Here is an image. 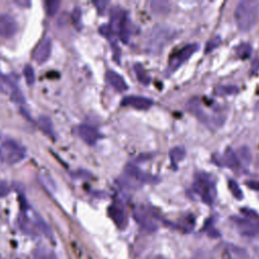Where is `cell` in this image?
Wrapping results in <instances>:
<instances>
[{
  "label": "cell",
  "instance_id": "74e56055",
  "mask_svg": "<svg viewBox=\"0 0 259 259\" xmlns=\"http://www.w3.org/2000/svg\"><path fill=\"white\" fill-rule=\"evenodd\" d=\"M246 185L255 190V191H259V181H256V180H249V181H246Z\"/></svg>",
  "mask_w": 259,
  "mask_h": 259
},
{
  "label": "cell",
  "instance_id": "4dcf8cb0",
  "mask_svg": "<svg viewBox=\"0 0 259 259\" xmlns=\"http://www.w3.org/2000/svg\"><path fill=\"white\" fill-rule=\"evenodd\" d=\"M220 44H221V37H220L219 35H214V36H212V37H211V38H209V39H208V41L206 42L204 52L207 54V53H209V52L213 51L217 47H219V45H220Z\"/></svg>",
  "mask_w": 259,
  "mask_h": 259
},
{
  "label": "cell",
  "instance_id": "b9f144b4",
  "mask_svg": "<svg viewBox=\"0 0 259 259\" xmlns=\"http://www.w3.org/2000/svg\"><path fill=\"white\" fill-rule=\"evenodd\" d=\"M15 3H17L18 5H22V6H28L29 5L28 1H15Z\"/></svg>",
  "mask_w": 259,
  "mask_h": 259
},
{
  "label": "cell",
  "instance_id": "f35d334b",
  "mask_svg": "<svg viewBox=\"0 0 259 259\" xmlns=\"http://www.w3.org/2000/svg\"><path fill=\"white\" fill-rule=\"evenodd\" d=\"M259 69V58L256 59L254 62H253V65H252V72H256L257 70Z\"/></svg>",
  "mask_w": 259,
  "mask_h": 259
},
{
  "label": "cell",
  "instance_id": "2e32d148",
  "mask_svg": "<svg viewBox=\"0 0 259 259\" xmlns=\"http://www.w3.org/2000/svg\"><path fill=\"white\" fill-rule=\"evenodd\" d=\"M131 24H132L131 19H130V17L125 13L123 15L122 19L120 20V23H119L117 31H116V33L118 34L120 40L123 41V42H127V40L130 38V35H131Z\"/></svg>",
  "mask_w": 259,
  "mask_h": 259
},
{
  "label": "cell",
  "instance_id": "7bdbcfd3",
  "mask_svg": "<svg viewBox=\"0 0 259 259\" xmlns=\"http://www.w3.org/2000/svg\"><path fill=\"white\" fill-rule=\"evenodd\" d=\"M154 259H165V258L162 257V256H157V257H155Z\"/></svg>",
  "mask_w": 259,
  "mask_h": 259
},
{
  "label": "cell",
  "instance_id": "9a60e30c",
  "mask_svg": "<svg viewBox=\"0 0 259 259\" xmlns=\"http://www.w3.org/2000/svg\"><path fill=\"white\" fill-rule=\"evenodd\" d=\"M108 215L112 220V222L115 224V226L119 229H124L127 224L126 214L123 210V208L117 204H111L108 207Z\"/></svg>",
  "mask_w": 259,
  "mask_h": 259
},
{
  "label": "cell",
  "instance_id": "9c48e42d",
  "mask_svg": "<svg viewBox=\"0 0 259 259\" xmlns=\"http://www.w3.org/2000/svg\"><path fill=\"white\" fill-rule=\"evenodd\" d=\"M52 53V39L50 36H44L35 46L32 52V59L38 63H45Z\"/></svg>",
  "mask_w": 259,
  "mask_h": 259
},
{
  "label": "cell",
  "instance_id": "484cf974",
  "mask_svg": "<svg viewBox=\"0 0 259 259\" xmlns=\"http://www.w3.org/2000/svg\"><path fill=\"white\" fill-rule=\"evenodd\" d=\"M34 225L38 228L39 231H41L47 237H52V231L49 225L37 214L34 213Z\"/></svg>",
  "mask_w": 259,
  "mask_h": 259
},
{
  "label": "cell",
  "instance_id": "5b68a950",
  "mask_svg": "<svg viewBox=\"0 0 259 259\" xmlns=\"http://www.w3.org/2000/svg\"><path fill=\"white\" fill-rule=\"evenodd\" d=\"M25 155V148L13 140H6L0 145V159L8 164L20 162Z\"/></svg>",
  "mask_w": 259,
  "mask_h": 259
},
{
  "label": "cell",
  "instance_id": "836d02e7",
  "mask_svg": "<svg viewBox=\"0 0 259 259\" xmlns=\"http://www.w3.org/2000/svg\"><path fill=\"white\" fill-rule=\"evenodd\" d=\"M12 93H11V99L13 101H15L16 103H23L24 102V96L22 94V92L19 90V88L15 85L14 87H12Z\"/></svg>",
  "mask_w": 259,
  "mask_h": 259
},
{
  "label": "cell",
  "instance_id": "8d00e7d4",
  "mask_svg": "<svg viewBox=\"0 0 259 259\" xmlns=\"http://www.w3.org/2000/svg\"><path fill=\"white\" fill-rule=\"evenodd\" d=\"M242 213L245 215V218L250 219V220H254V221H258V214L256 213V211H254L253 209H249V208H242L241 209Z\"/></svg>",
  "mask_w": 259,
  "mask_h": 259
},
{
  "label": "cell",
  "instance_id": "7a4b0ae2",
  "mask_svg": "<svg viewBox=\"0 0 259 259\" xmlns=\"http://www.w3.org/2000/svg\"><path fill=\"white\" fill-rule=\"evenodd\" d=\"M174 34V30L168 26H154L145 36V50L151 54H159L173 38Z\"/></svg>",
  "mask_w": 259,
  "mask_h": 259
},
{
  "label": "cell",
  "instance_id": "ba28073f",
  "mask_svg": "<svg viewBox=\"0 0 259 259\" xmlns=\"http://www.w3.org/2000/svg\"><path fill=\"white\" fill-rule=\"evenodd\" d=\"M233 221L239 230L240 234L247 237H254L259 235V223L247 218H233Z\"/></svg>",
  "mask_w": 259,
  "mask_h": 259
},
{
  "label": "cell",
  "instance_id": "30bf717a",
  "mask_svg": "<svg viewBox=\"0 0 259 259\" xmlns=\"http://www.w3.org/2000/svg\"><path fill=\"white\" fill-rule=\"evenodd\" d=\"M75 131L78 137L88 145H94L100 139V134L97 128L87 123L77 125Z\"/></svg>",
  "mask_w": 259,
  "mask_h": 259
},
{
  "label": "cell",
  "instance_id": "52a82bcc",
  "mask_svg": "<svg viewBox=\"0 0 259 259\" xmlns=\"http://www.w3.org/2000/svg\"><path fill=\"white\" fill-rule=\"evenodd\" d=\"M124 173L128 179L134 181V183H156L159 181L158 177L143 171L133 163H127L125 165Z\"/></svg>",
  "mask_w": 259,
  "mask_h": 259
},
{
  "label": "cell",
  "instance_id": "7c38bea8",
  "mask_svg": "<svg viewBox=\"0 0 259 259\" xmlns=\"http://www.w3.org/2000/svg\"><path fill=\"white\" fill-rule=\"evenodd\" d=\"M121 105L130 106L139 110H146L153 105V100L142 95H127L122 98Z\"/></svg>",
  "mask_w": 259,
  "mask_h": 259
},
{
  "label": "cell",
  "instance_id": "e0dca14e",
  "mask_svg": "<svg viewBox=\"0 0 259 259\" xmlns=\"http://www.w3.org/2000/svg\"><path fill=\"white\" fill-rule=\"evenodd\" d=\"M223 161L229 168H231L233 170H237L241 166V163L239 161V158H238L237 154L233 151V149L231 147H227L225 149L224 156H223Z\"/></svg>",
  "mask_w": 259,
  "mask_h": 259
},
{
  "label": "cell",
  "instance_id": "603a6c76",
  "mask_svg": "<svg viewBox=\"0 0 259 259\" xmlns=\"http://www.w3.org/2000/svg\"><path fill=\"white\" fill-rule=\"evenodd\" d=\"M31 259H57V256L52 250L46 247H39L34 251Z\"/></svg>",
  "mask_w": 259,
  "mask_h": 259
},
{
  "label": "cell",
  "instance_id": "83f0119b",
  "mask_svg": "<svg viewBox=\"0 0 259 259\" xmlns=\"http://www.w3.org/2000/svg\"><path fill=\"white\" fill-rule=\"evenodd\" d=\"M151 7L156 13H165L169 10V4L165 1H153L151 3Z\"/></svg>",
  "mask_w": 259,
  "mask_h": 259
},
{
  "label": "cell",
  "instance_id": "d4e9b609",
  "mask_svg": "<svg viewBox=\"0 0 259 259\" xmlns=\"http://www.w3.org/2000/svg\"><path fill=\"white\" fill-rule=\"evenodd\" d=\"M235 52H236V55L241 58V59H247L251 56V53H252V48L249 44L247 42H242L240 44L239 46H237L235 48Z\"/></svg>",
  "mask_w": 259,
  "mask_h": 259
},
{
  "label": "cell",
  "instance_id": "d590c367",
  "mask_svg": "<svg viewBox=\"0 0 259 259\" xmlns=\"http://www.w3.org/2000/svg\"><path fill=\"white\" fill-rule=\"evenodd\" d=\"M72 18H73V21H74L76 26L81 25V10H80V7H74V10H73V13H72Z\"/></svg>",
  "mask_w": 259,
  "mask_h": 259
},
{
  "label": "cell",
  "instance_id": "3957f363",
  "mask_svg": "<svg viewBox=\"0 0 259 259\" xmlns=\"http://www.w3.org/2000/svg\"><path fill=\"white\" fill-rule=\"evenodd\" d=\"M192 190L207 204H211L217 196L214 180L206 173H199L196 175L192 182Z\"/></svg>",
  "mask_w": 259,
  "mask_h": 259
},
{
  "label": "cell",
  "instance_id": "ab89813d",
  "mask_svg": "<svg viewBox=\"0 0 259 259\" xmlns=\"http://www.w3.org/2000/svg\"><path fill=\"white\" fill-rule=\"evenodd\" d=\"M192 259H205V255L202 252H197L193 255Z\"/></svg>",
  "mask_w": 259,
  "mask_h": 259
},
{
  "label": "cell",
  "instance_id": "d6a6232c",
  "mask_svg": "<svg viewBox=\"0 0 259 259\" xmlns=\"http://www.w3.org/2000/svg\"><path fill=\"white\" fill-rule=\"evenodd\" d=\"M15 84L13 82H11L10 79H8L5 75L2 74V72L0 71V92L2 91H6L8 87H14Z\"/></svg>",
  "mask_w": 259,
  "mask_h": 259
},
{
  "label": "cell",
  "instance_id": "8992f818",
  "mask_svg": "<svg viewBox=\"0 0 259 259\" xmlns=\"http://www.w3.org/2000/svg\"><path fill=\"white\" fill-rule=\"evenodd\" d=\"M198 48L199 46L197 44H188L182 47L181 49L177 50L176 52H174L169 58L166 73L167 74L174 73L179 67H181L183 63H185L198 50Z\"/></svg>",
  "mask_w": 259,
  "mask_h": 259
},
{
  "label": "cell",
  "instance_id": "60d3db41",
  "mask_svg": "<svg viewBox=\"0 0 259 259\" xmlns=\"http://www.w3.org/2000/svg\"><path fill=\"white\" fill-rule=\"evenodd\" d=\"M107 4V2L106 1H100V2H95V5L97 6V8L98 9H100V7H101V9H103L104 8V6Z\"/></svg>",
  "mask_w": 259,
  "mask_h": 259
},
{
  "label": "cell",
  "instance_id": "6da1fadb",
  "mask_svg": "<svg viewBox=\"0 0 259 259\" xmlns=\"http://www.w3.org/2000/svg\"><path fill=\"white\" fill-rule=\"evenodd\" d=\"M235 20L241 30H249L254 26L259 15V2L255 0H243L235 9Z\"/></svg>",
  "mask_w": 259,
  "mask_h": 259
},
{
  "label": "cell",
  "instance_id": "4fadbf2b",
  "mask_svg": "<svg viewBox=\"0 0 259 259\" xmlns=\"http://www.w3.org/2000/svg\"><path fill=\"white\" fill-rule=\"evenodd\" d=\"M134 217L137 223L148 232H155L157 230V224L153 220L152 215L143 207H137L134 210Z\"/></svg>",
  "mask_w": 259,
  "mask_h": 259
},
{
  "label": "cell",
  "instance_id": "277c9868",
  "mask_svg": "<svg viewBox=\"0 0 259 259\" xmlns=\"http://www.w3.org/2000/svg\"><path fill=\"white\" fill-rule=\"evenodd\" d=\"M185 107L188 111H190L199 121L204 123L207 127H218L221 126L225 120V116H214L208 114V112L203 107V103L198 97L190 98Z\"/></svg>",
  "mask_w": 259,
  "mask_h": 259
},
{
  "label": "cell",
  "instance_id": "44dd1931",
  "mask_svg": "<svg viewBox=\"0 0 259 259\" xmlns=\"http://www.w3.org/2000/svg\"><path fill=\"white\" fill-rule=\"evenodd\" d=\"M134 69H135L137 78L139 79V81H140L142 84L148 85V84L151 82V77H150V75L148 74L147 70L144 68V66H143L142 64L137 63V64L134 66Z\"/></svg>",
  "mask_w": 259,
  "mask_h": 259
},
{
  "label": "cell",
  "instance_id": "d6986e66",
  "mask_svg": "<svg viewBox=\"0 0 259 259\" xmlns=\"http://www.w3.org/2000/svg\"><path fill=\"white\" fill-rule=\"evenodd\" d=\"M169 157L173 166H176L185 157V149L183 147H174L169 151Z\"/></svg>",
  "mask_w": 259,
  "mask_h": 259
},
{
  "label": "cell",
  "instance_id": "f546056e",
  "mask_svg": "<svg viewBox=\"0 0 259 259\" xmlns=\"http://www.w3.org/2000/svg\"><path fill=\"white\" fill-rule=\"evenodd\" d=\"M23 75H24V78L26 80V83L31 85L34 83L35 81V74H34V70L33 68L30 66V65H25L24 68H23Z\"/></svg>",
  "mask_w": 259,
  "mask_h": 259
},
{
  "label": "cell",
  "instance_id": "7402d4cb",
  "mask_svg": "<svg viewBox=\"0 0 259 259\" xmlns=\"http://www.w3.org/2000/svg\"><path fill=\"white\" fill-rule=\"evenodd\" d=\"M238 158L241 164L245 165V166H249L251 164L252 161V153L251 150L249 149V147L247 146H242L239 148L238 150Z\"/></svg>",
  "mask_w": 259,
  "mask_h": 259
},
{
  "label": "cell",
  "instance_id": "e575fe53",
  "mask_svg": "<svg viewBox=\"0 0 259 259\" xmlns=\"http://www.w3.org/2000/svg\"><path fill=\"white\" fill-rule=\"evenodd\" d=\"M10 192V185L5 180H0V197H5Z\"/></svg>",
  "mask_w": 259,
  "mask_h": 259
},
{
  "label": "cell",
  "instance_id": "ac0fdd59",
  "mask_svg": "<svg viewBox=\"0 0 259 259\" xmlns=\"http://www.w3.org/2000/svg\"><path fill=\"white\" fill-rule=\"evenodd\" d=\"M37 125L40 128V131L51 137V138H55V130H54V124L52 119L47 116V115H39L37 118Z\"/></svg>",
  "mask_w": 259,
  "mask_h": 259
},
{
  "label": "cell",
  "instance_id": "4316f807",
  "mask_svg": "<svg viewBox=\"0 0 259 259\" xmlns=\"http://www.w3.org/2000/svg\"><path fill=\"white\" fill-rule=\"evenodd\" d=\"M228 187H229V190L231 191V193L233 194V196L239 200H241L244 195H243V191L241 190L238 182L234 179H229L228 180Z\"/></svg>",
  "mask_w": 259,
  "mask_h": 259
},
{
  "label": "cell",
  "instance_id": "f1b7e54d",
  "mask_svg": "<svg viewBox=\"0 0 259 259\" xmlns=\"http://www.w3.org/2000/svg\"><path fill=\"white\" fill-rule=\"evenodd\" d=\"M60 1L58 0H49V1H46L45 5H46V11H47V14L50 15V16H53L58 10H59V7H60Z\"/></svg>",
  "mask_w": 259,
  "mask_h": 259
},
{
  "label": "cell",
  "instance_id": "8fae6325",
  "mask_svg": "<svg viewBox=\"0 0 259 259\" xmlns=\"http://www.w3.org/2000/svg\"><path fill=\"white\" fill-rule=\"evenodd\" d=\"M17 28V22L12 15L8 13L0 14V35L2 37H12L16 33Z\"/></svg>",
  "mask_w": 259,
  "mask_h": 259
},
{
  "label": "cell",
  "instance_id": "cb8c5ba5",
  "mask_svg": "<svg viewBox=\"0 0 259 259\" xmlns=\"http://www.w3.org/2000/svg\"><path fill=\"white\" fill-rule=\"evenodd\" d=\"M239 92V88L234 85H221L215 87L214 93L219 96H226V95H234Z\"/></svg>",
  "mask_w": 259,
  "mask_h": 259
},
{
  "label": "cell",
  "instance_id": "ffe728a7",
  "mask_svg": "<svg viewBox=\"0 0 259 259\" xmlns=\"http://www.w3.org/2000/svg\"><path fill=\"white\" fill-rule=\"evenodd\" d=\"M18 223H19V228L27 235H35V230H34V225L29 221V219L24 215L20 214L18 218Z\"/></svg>",
  "mask_w": 259,
  "mask_h": 259
},
{
  "label": "cell",
  "instance_id": "5bb4252c",
  "mask_svg": "<svg viewBox=\"0 0 259 259\" xmlns=\"http://www.w3.org/2000/svg\"><path fill=\"white\" fill-rule=\"evenodd\" d=\"M105 79L107 83L118 92H123L128 87L123 77L114 70H107L105 73Z\"/></svg>",
  "mask_w": 259,
  "mask_h": 259
},
{
  "label": "cell",
  "instance_id": "1f68e13d",
  "mask_svg": "<svg viewBox=\"0 0 259 259\" xmlns=\"http://www.w3.org/2000/svg\"><path fill=\"white\" fill-rule=\"evenodd\" d=\"M39 180L41 181V183L47 187V188H49V189H51V190H53V189H55L56 188V185H55V182H54V180L50 177V175H48L47 173H41V174H39Z\"/></svg>",
  "mask_w": 259,
  "mask_h": 259
}]
</instances>
